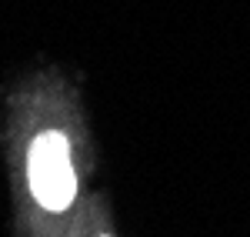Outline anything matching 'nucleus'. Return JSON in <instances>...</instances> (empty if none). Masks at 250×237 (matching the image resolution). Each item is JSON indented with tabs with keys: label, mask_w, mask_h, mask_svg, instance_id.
Returning a JSON list of instances; mask_svg holds the SVG:
<instances>
[{
	"label": "nucleus",
	"mask_w": 250,
	"mask_h": 237,
	"mask_svg": "<svg viewBox=\"0 0 250 237\" xmlns=\"http://www.w3.org/2000/svg\"><path fill=\"white\" fill-rule=\"evenodd\" d=\"M30 191L47 211H67L74 200L77 177L70 167V147L57 130L40 134L30 147Z\"/></svg>",
	"instance_id": "1"
}]
</instances>
